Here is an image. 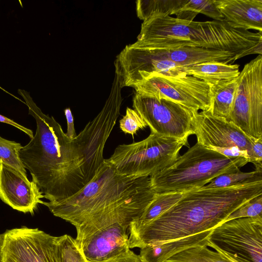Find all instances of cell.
<instances>
[{
	"label": "cell",
	"mask_w": 262,
	"mask_h": 262,
	"mask_svg": "<svg viewBox=\"0 0 262 262\" xmlns=\"http://www.w3.org/2000/svg\"><path fill=\"white\" fill-rule=\"evenodd\" d=\"M207 246L237 262H262V217L224 221L212 230Z\"/></svg>",
	"instance_id": "cell-7"
},
{
	"label": "cell",
	"mask_w": 262,
	"mask_h": 262,
	"mask_svg": "<svg viewBox=\"0 0 262 262\" xmlns=\"http://www.w3.org/2000/svg\"><path fill=\"white\" fill-rule=\"evenodd\" d=\"M147 126V124L134 109L127 107L126 114L119 121L120 129L125 133L134 134L140 129H142Z\"/></svg>",
	"instance_id": "cell-27"
},
{
	"label": "cell",
	"mask_w": 262,
	"mask_h": 262,
	"mask_svg": "<svg viewBox=\"0 0 262 262\" xmlns=\"http://www.w3.org/2000/svg\"><path fill=\"white\" fill-rule=\"evenodd\" d=\"M0 122L11 125L17 128L20 130L24 132L28 136H29L30 139L32 138L34 136L33 132L31 130L20 125V124L14 122L13 120L2 115H0Z\"/></svg>",
	"instance_id": "cell-32"
},
{
	"label": "cell",
	"mask_w": 262,
	"mask_h": 262,
	"mask_svg": "<svg viewBox=\"0 0 262 262\" xmlns=\"http://www.w3.org/2000/svg\"><path fill=\"white\" fill-rule=\"evenodd\" d=\"M228 121L253 140L262 138V56L246 63L238 76Z\"/></svg>",
	"instance_id": "cell-6"
},
{
	"label": "cell",
	"mask_w": 262,
	"mask_h": 262,
	"mask_svg": "<svg viewBox=\"0 0 262 262\" xmlns=\"http://www.w3.org/2000/svg\"><path fill=\"white\" fill-rule=\"evenodd\" d=\"M150 176L118 172L105 162L95 177L73 196L60 202H44L55 216L75 227L79 243L96 231L119 222L139 219L154 199Z\"/></svg>",
	"instance_id": "cell-2"
},
{
	"label": "cell",
	"mask_w": 262,
	"mask_h": 262,
	"mask_svg": "<svg viewBox=\"0 0 262 262\" xmlns=\"http://www.w3.org/2000/svg\"><path fill=\"white\" fill-rule=\"evenodd\" d=\"M184 192L156 194L142 215L133 221L129 230L137 229L151 222L177 203Z\"/></svg>",
	"instance_id": "cell-19"
},
{
	"label": "cell",
	"mask_w": 262,
	"mask_h": 262,
	"mask_svg": "<svg viewBox=\"0 0 262 262\" xmlns=\"http://www.w3.org/2000/svg\"><path fill=\"white\" fill-rule=\"evenodd\" d=\"M0 262H62L58 236L26 226L0 234Z\"/></svg>",
	"instance_id": "cell-9"
},
{
	"label": "cell",
	"mask_w": 262,
	"mask_h": 262,
	"mask_svg": "<svg viewBox=\"0 0 262 262\" xmlns=\"http://www.w3.org/2000/svg\"><path fill=\"white\" fill-rule=\"evenodd\" d=\"M248 163L244 158H228L196 143L170 165L150 176V184L156 194L185 192Z\"/></svg>",
	"instance_id": "cell-4"
},
{
	"label": "cell",
	"mask_w": 262,
	"mask_h": 262,
	"mask_svg": "<svg viewBox=\"0 0 262 262\" xmlns=\"http://www.w3.org/2000/svg\"><path fill=\"white\" fill-rule=\"evenodd\" d=\"M262 217V194L249 200L230 214L225 221L244 217Z\"/></svg>",
	"instance_id": "cell-26"
},
{
	"label": "cell",
	"mask_w": 262,
	"mask_h": 262,
	"mask_svg": "<svg viewBox=\"0 0 262 262\" xmlns=\"http://www.w3.org/2000/svg\"><path fill=\"white\" fill-rule=\"evenodd\" d=\"M131 222H119L98 230L77 243L88 261L108 259L130 250Z\"/></svg>",
	"instance_id": "cell-13"
},
{
	"label": "cell",
	"mask_w": 262,
	"mask_h": 262,
	"mask_svg": "<svg viewBox=\"0 0 262 262\" xmlns=\"http://www.w3.org/2000/svg\"><path fill=\"white\" fill-rule=\"evenodd\" d=\"M183 11L202 13L216 21L224 19L217 6L216 0H186L182 9Z\"/></svg>",
	"instance_id": "cell-24"
},
{
	"label": "cell",
	"mask_w": 262,
	"mask_h": 262,
	"mask_svg": "<svg viewBox=\"0 0 262 262\" xmlns=\"http://www.w3.org/2000/svg\"><path fill=\"white\" fill-rule=\"evenodd\" d=\"M185 73L212 85L224 79L237 77L240 72L237 64L208 61L185 67Z\"/></svg>",
	"instance_id": "cell-18"
},
{
	"label": "cell",
	"mask_w": 262,
	"mask_h": 262,
	"mask_svg": "<svg viewBox=\"0 0 262 262\" xmlns=\"http://www.w3.org/2000/svg\"><path fill=\"white\" fill-rule=\"evenodd\" d=\"M187 141L150 133L141 141L118 145L105 161L121 174L150 176L172 164Z\"/></svg>",
	"instance_id": "cell-5"
},
{
	"label": "cell",
	"mask_w": 262,
	"mask_h": 262,
	"mask_svg": "<svg viewBox=\"0 0 262 262\" xmlns=\"http://www.w3.org/2000/svg\"><path fill=\"white\" fill-rule=\"evenodd\" d=\"M121 90L119 83L113 82L101 111L73 140L53 117L42 113L30 95L23 97L36 129L19 151V158L49 202H60L79 192L103 165L105 144L120 115Z\"/></svg>",
	"instance_id": "cell-1"
},
{
	"label": "cell",
	"mask_w": 262,
	"mask_h": 262,
	"mask_svg": "<svg viewBox=\"0 0 262 262\" xmlns=\"http://www.w3.org/2000/svg\"><path fill=\"white\" fill-rule=\"evenodd\" d=\"M261 194L262 182L185 192L157 217L129 230V248H141L212 230L236 209Z\"/></svg>",
	"instance_id": "cell-3"
},
{
	"label": "cell",
	"mask_w": 262,
	"mask_h": 262,
	"mask_svg": "<svg viewBox=\"0 0 262 262\" xmlns=\"http://www.w3.org/2000/svg\"><path fill=\"white\" fill-rule=\"evenodd\" d=\"M212 230H208L189 236L146 245L140 248L139 255L142 262H165L179 252L201 245H206Z\"/></svg>",
	"instance_id": "cell-16"
},
{
	"label": "cell",
	"mask_w": 262,
	"mask_h": 262,
	"mask_svg": "<svg viewBox=\"0 0 262 262\" xmlns=\"http://www.w3.org/2000/svg\"><path fill=\"white\" fill-rule=\"evenodd\" d=\"M88 262H142L139 255L135 254L132 250L120 254L115 257L98 261Z\"/></svg>",
	"instance_id": "cell-30"
},
{
	"label": "cell",
	"mask_w": 262,
	"mask_h": 262,
	"mask_svg": "<svg viewBox=\"0 0 262 262\" xmlns=\"http://www.w3.org/2000/svg\"><path fill=\"white\" fill-rule=\"evenodd\" d=\"M238 77L221 80L210 85L209 112L214 117L228 120L235 97Z\"/></svg>",
	"instance_id": "cell-17"
},
{
	"label": "cell",
	"mask_w": 262,
	"mask_h": 262,
	"mask_svg": "<svg viewBox=\"0 0 262 262\" xmlns=\"http://www.w3.org/2000/svg\"><path fill=\"white\" fill-rule=\"evenodd\" d=\"M64 114L67 122V132L65 134L70 139H74L77 135L74 128L73 117L71 109H65Z\"/></svg>",
	"instance_id": "cell-31"
},
{
	"label": "cell",
	"mask_w": 262,
	"mask_h": 262,
	"mask_svg": "<svg viewBox=\"0 0 262 262\" xmlns=\"http://www.w3.org/2000/svg\"><path fill=\"white\" fill-rule=\"evenodd\" d=\"M23 146L19 143L0 136V161L27 176V172L19 155Z\"/></svg>",
	"instance_id": "cell-23"
},
{
	"label": "cell",
	"mask_w": 262,
	"mask_h": 262,
	"mask_svg": "<svg viewBox=\"0 0 262 262\" xmlns=\"http://www.w3.org/2000/svg\"><path fill=\"white\" fill-rule=\"evenodd\" d=\"M204 245L191 247L173 255L165 262H237L219 251Z\"/></svg>",
	"instance_id": "cell-20"
},
{
	"label": "cell",
	"mask_w": 262,
	"mask_h": 262,
	"mask_svg": "<svg viewBox=\"0 0 262 262\" xmlns=\"http://www.w3.org/2000/svg\"><path fill=\"white\" fill-rule=\"evenodd\" d=\"M249 158L255 169L262 168V138L253 142Z\"/></svg>",
	"instance_id": "cell-29"
},
{
	"label": "cell",
	"mask_w": 262,
	"mask_h": 262,
	"mask_svg": "<svg viewBox=\"0 0 262 262\" xmlns=\"http://www.w3.org/2000/svg\"><path fill=\"white\" fill-rule=\"evenodd\" d=\"M192 123L197 143L206 147H236L247 151L250 157L252 144L256 140L231 122L213 116L209 111H193Z\"/></svg>",
	"instance_id": "cell-11"
},
{
	"label": "cell",
	"mask_w": 262,
	"mask_h": 262,
	"mask_svg": "<svg viewBox=\"0 0 262 262\" xmlns=\"http://www.w3.org/2000/svg\"><path fill=\"white\" fill-rule=\"evenodd\" d=\"M186 0H138L136 1L137 16L144 21L158 14L178 16Z\"/></svg>",
	"instance_id": "cell-21"
},
{
	"label": "cell",
	"mask_w": 262,
	"mask_h": 262,
	"mask_svg": "<svg viewBox=\"0 0 262 262\" xmlns=\"http://www.w3.org/2000/svg\"><path fill=\"white\" fill-rule=\"evenodd\" d=\"M133 106L149 127L151 133L187 140L194 134L193 111L177 102L135 93Z\"/></svg>",
	"instance_id": "cell-10"
},
{
	"label": "cell",
	"mask_w": 262,
	"mask_h": 262,
	"mask_svg": "<svg viewBox=\"0 0 262 262\" xmlns=\"http://www.w3.org/2000/svg\"><path fill=\"white\" fill-rule=\"evenodd\" d=\"M262 182V168L255 169L251 172H245L239 169L221 174L202 189L228 187L230 186Z\"/></svg>",
	"instance_id": "cell-22"
},
{
	"label": "cell",
	"mask_w": 262,
	"mask_h": 262,
	"mask_svg": "<svg viewBox=\"0 0 262 262\" xmlns=\"http://www.w3.org/2000/svg\"><path fill=\"white\" fill-rule=\"evenodd\" d=\"M132 87L136 94L169 99L192 111H206L210 107V85L192 76L152 73Z\"/></svg>",
	"instance_id": "cell-8"
},
{
	"label": "cell",
	"mask_w": 262,
	"mask_h": 262,
	"mask_svg": "<svg viewBox=\"0 0 262 262\" xmlns=\"http://www.w3.org/2000/svg\"><path fill=\"white\" fill-rule=\"evenodd\" d=\"M58 239L62 262H88L75 238L65 234Z\"/></svg>",
	"instance_id": "cell-25"
},
{
	"label": "cell",
	"mask_w": 262,
	"mask_h": 262,
	"mask_svg": "<svg viewBox=\"0 0 262 262\" xmlns=\"http://www.w3.org/2000/svg\"><path fill=\"white\" fill-rule=\"evenodd\" d=\"M224 20L235 28L262 32V0H216Z\"/></svg>",
	"instance_id": "cell-14"
},
{
	"label": "cell",
	"mask_w": 262,
	"mask_h": 262,
	"mask_svg": "<svg viewBox=\"0 0 262 262\" xmlns=\"http://www.w3.org/2000/svg\"><path fill=\"white\" fill-rule=\"evenodd\" d=\"M43 194L27 176L0 161V199L13 209L33 214Z\"/></svg>",
	"instance_id": "cell-12"
},
{
	"label": "cell",
	"mask_w": 262,
	"mask_h": 262,
	"mask_svg": "<svg viewBox=\"0 0 262 262\" xmlns=\"http://www.w3.org/2000/svg\"><path fill=\"white\" fill-rule=\"evenodd\" d=\"M143 48L156 57L168 59L183 67L208 61L232 64L235 61V56L232 53L202 47L185 46L167 50Z\"/></svg>",
	"instance_id": "cell-15"
},
{
	"label": "cell",
	"mask_w": 262,
	"mask_h": 262,
	"mask_svg": "<svg viewBox=\"0 0 262 262\" xmlns=\"http://www.w3.org/2000/svg\"><path fill=\"white\" fill-rule=\"evenodd\" d=\"M207 148L214 150L228 158H244L248 160V162H249V157L247 151L242 150L238 147H217L210 146Z\"/></svg>",
	"instance_id": "cell-28"
}]
</instances>
